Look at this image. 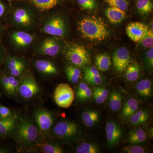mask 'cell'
Masks as SVG:
<instances>
[{
  "label": "cell",
  "mask_w": 153,
  "mask_h": 153,
  "mask_svg": "<svg viewBox=\"0 0 153 153\" xmlns=\"http://www.w3.org/2000/svg\"><path fill=\"white\" fill-rule=\"evenodd\" d=\"M125 152L128 153H146L144 148L138 146H131L124 148Z\"/></svg>",
  "instance_id": "ab89813d"
},
{
  "label": "cell",
  "mask_w": 153,
  "mask_h": 153,
  "mask_svg": "<svg viewBox=\"0 0 153 153\" xmlns=\"http://www.w3.org/2000/svg\"><path fill=\"white\" fill-rule=\"evenodd\" d=\"M35 65L36 69L43 75L51 76L58 73L56 66L49 60H38L35 63Z\"/></svg>",
  "instance_id": "9a60e30c"
},
{
  "label": "cell",
  "mask_w": 153,
  "mask_h": 153,
  "mask_svg": "<svg viewBox=\"0 0 153 153\" xmlns=\"http://www.w3.org/2000/svg\"><path fill=\"white\" fill-rule=\"evenodd\" d=\"M106 139L110 147L114 146L119 142L123 135V131L118 124L114 121L108 122L105 127Z\"/></svg>",
  "instance_id": "8fae6325"
},
{
  "label": "cell",
  "mask_w": 153,
  "mask_h": 153,
  "mask_svg": "<svg viewBox=\"0 0 153 153\" xmlns=\"http://www.w3.org/2000/svg\"><path fill=\"white\" fill-rule=\"evenodd\" d=\"M110 7H114L125 11L128 9L129 3L128 0H105Z\"/></svg>",
  "instance_id": "836d02e7"
},
{
  "label": "cell",
  "mask_w": 153,
  "mask_h": 153,
  "mask_svg": "<svg viewBox=\"0 0 153 153\" xmlns=\"http://www.w3.org/2000/svg\"><path fill=\"white\" fill-rule=\"evenodd\" d=\"M149 28L146 25L139 22L130 23L126 27V33L132 41L138 42L147 33Z\"/></svg>",
  "instance_id": "30bf717a"
},
{
  "label": "cell",
  "mask_w": 153,
  "mask_h": 153,
  "mask_svg": "<svg viewBox=\"0 0 153 153\" xmlns=\"http://www.w3.org/2000/svg\"><path fill=\"white\" fill-rule=\"evenodd\" d=\"M79 29L82 36L90 40L102 41L110 35L107 25L101 19L94 16L82 19L79 22Z\"/></svg>",
  "instance_id": "7a4b0ae2"
},
{
  "label": "cell",
  "mask_w": 153,
  "mask_h": 153,
  "mask_svg": "<svg viewBox=\"0 0 153 153\" xmlns=\"http://www.w3.org/2000/svg\"><path fill=\"white\" fill-rule=\"evenodd\" d=\"M105 15L109 22L115 25L122 22L126 16L125 11L114 7H110L107 9L105 11Z\"/></svg>",
  "instance_id": "e0dca14e"
},
{
  "label": "cell",
  "mask_w": 153,
  "mask_h": 153,
  "mask_svg": "<svg viewBox=\"0 0 153 153\" xmlns=\"http://www.w3.org/2000/svg\"><path fill=\"white\" fill-rule=\"evenodd\" d=\"M19 115L16 113L0 103V118L6 120Z\"/></svg>",
  "instance_id": "e575fe53"
},
{
  "label": "cell",
  "mask_w": 153,
  "mask_h": 153,
  "mask_svg": "<svg viewBox=\"0 0 153 153\" xmlns=\"http://www.w3.org/2000/svg\"><path fill=\"white\" fill-rule=\"evenodd\" d=\"M11 38L14 44L20 47H27L32 44L33 40L32 35L23 31H18L13 33Z\"/></svg>",
  "instance_id": "2e32d148"
},
{
  "label": "cell",
  "mask_w": 153,
  "mask_h": 153,
  "mask_svg": "<svg viewBox=\"0 0 153 153\" xmlns=\"http://www.w3.org/2000/svg\"><path fill=\"white\" fill-rule=\"evenodd\" d=\"M136 89L140 95L144 97H151L152 94V82L149 79H143L138 82Z\"/></svg>",
  "instance_id": "603a6c76"
},
{
  "label": "cell",
  "mask_w": 153,
  "mask_h": 153,
  "mask_svg": "<svg viewBox=\"0 0 153 153\" xmlns=\"http://www.w3.org/2000/svg\"><path fill=\"white\" fill-rule=\"evenodd\" d=\"M139 108V104L136 100L133 98L129 99L124 105L122 115L124 119H128L131 117Z\"/></svg>",
  "instance_id": "d6986e66"
},
{
  "label": "cell",
  "mask_w": 153,
  "mask_h": 153,
  "mask_svg": "<svg viewBox=\"0 0 153 153\" xmlns=\"http://www.w3.org/2000/svg\"><path fill=\"white\" fill-rule=\"evenodd\" d=\"M74 91L70 85L66 83L59 84L54 92L55 103L62 108H68L74 101Z\"/></svg>",
  "instance_id": "52a82bcc"
},
{
  "label": "cell",
  "mask_w": 153,
  "mask_h": 153,
  "mask_svg": "<svg viewBox=\"0 0 153 153\" xmlns=\"http://www.w3.org/2000/svg\"><path fill=\"white\" fill-rule=\"evenodd\" d=\"M92 92L86 83L82 82L79 83L76 88V98L79 101L88 100L92 96Z\"/></svg>",
  "instance_id": "7402d4cb"
},
{
  "label": "cell",
  "mask_w": 153,
  "mask_h": 153,
  "mask_svg": "<svg viewBox=\"0 0 153 153\" xmlns=\"http://www.w3.org/2000/svg\"><path fill=\"white\" fill-rule=\"evenodd\" d=\"M67 78L70 82L76 84L81 77V72L79 68L73 66H68L66 68Z\"/></svg>",
  "instance_id": "f546056e"
},
{
  "label": "cell",
  "mask_w": 153,
  "mask_h": 153,
  "mask_svg": "<svg viewBox=\"0 0 153 153\" xmlns=\"http://www.w3.org/2000/svg\"><path fill=\"white\" fill-rule=\"evenodd\" d=\"M99 150L97 146L89 143H80L75 148V152L77 153H97Z\"/></svg>",
  "instance_id": "83f0119b"
},
{
  "label": "cell",
  "mask_w": 153,
  "mask_h": 153,
  "mask_svg": "<svg viewBox=\"0 0 153 153\" xmlns=\"http://www.w3.org/2000/svg\"><path fill=\"white\" fill-rule=\"evenodd\" d=\"M82 134L78 123L71 120H62L53 126L49 134L52 137L66 143L73 142L79 139Z\"/></svg>",
  "instance_id": "3957f363"
},
{
  "label": "cell",
  "mask_w": 153,
  "mask_h": 153,
  "mask_svg": "<svg viewBox=\"0 0 153 153\" xmlns=\"http://www.w3.org/2000/svg\"><path fill=\"white\" fill-rule=\"evenodd\" d=\"M66 55L68 60L75 66L82 67L91 62L89 52L82 45L71 46L67 50Z\"/></svg>",
  "instance_id": "8992f818"
},
{
  "label": "cell",
  "mask_w": 153,
  "mask_h": 153,
  "mask_svg": "<svg viewBox=\"0 0 153 153\" xmlns=\"http://www.w3.org/2000/svg\"><path fill=\"white\" fill-rule=\"evenodd\" d=\"M146 134L142 129L137 128L130 131L128 141L131 144H137L146 141Z\"/></svg>",
  "instance_id": "ffe728a7"
},
{
  "label": "cell",
  "mask_w": 153,
  "mask_h": 153,
  "mask_svg": "<svg viewBox=\"0 0 153 153\" xmlns=\"http://www.w3.org/2000/svg\"><path fill=\"white\" fill-rule=\"evenodd\" d=\"M60 50V46L56 41L52 39H47L41 44L40 51L44 55L54 57L59 53Z\"/></svg>",
  "instance_id": "5bb4252c"
},
{
  "label": "cell",
  "mask_w": 153,
  "mask_h": 153,
  "mask_svg": "<svg viewBox=\"0 0 153 153\" xmlns=\"http://www.w3.org/2000/svg\"><path fill=\"white\" fill-rule=\"evenodd\" d=\"M2 61V56L1 53V51H0V66H1V64Z\"/></svg>",
  "instance_id": "f6af8a7d"
},
{
  "label": "cell",
  "mask_w": 153,
  "mask_h": 153,
  "mask_svg": "<svg viewBox=\"0 0 153 153\" xmlns=\"http://www.w3.org/2000/svg\"><path fill=\"white\" fill-rule=\"evenodd\" d=\"M0 139H1V138H0Z\"/></svg>",
  "instance_id": "7dc6e473"
},
{
  "label": "cell",
  "mask_w": 153,
  "mask_h": 153,
  "mask_svg": "<svg viewBox=\"0 0 153 153\" xmlns=\"http://www.w3.org/2000/svg\"><path fill=\"white\" fill-rule=\"evenodd\" d=\"M115 69L118 72L126 71L130 63V54L126 47H120L115 51L112 57Z\"/></svg>",
  "instance_id": "9c48e42d"
},
{
  "label": "cell",
  "mask_w": 153,
  "mask_h": 153,
  "mask_svg": "<svg viewBox=\"0 0 153 153\" xmlns=\"http://www.w3.org/2000/svg\"><path fill=\"white\" fill-rule=\"evenodd\" d=\"M9 83H10V96H14L18 94V88L20 79L11 74H8Z\"/></svg>",
  "instance_id": "d6a6232c"
},
{
  "label": "cell",
  "mask_w": 153,
  "mask_h": 153,
  "mask_svg": "<svg viewBox=\"0 0 153 153\" xmlns=\"http://www.w3.org/2000/svg\"><path fill=\"white\" fill-rule=\"evenodd\" d=\"M95 64L100 71H107L111 66L110 58L106 54H99L96 57Z\"/></svg>",
  "instance_id": "484cf974"
},
{
  "label": "cell",
  "mask_w": 153,
  "mask_h": 153,
  "mask_svg": "<svg viewBox=\"0 0 153 153\" xmlns=\"http://www.w3.org/2000/svg\"><path fill=\"white\" fill-rule=\"evenodd\" d=\"M5 8L2 3L0 1V17L3 16L4 13Z\"/></svg>",
  "instance_id": "7bdbcfd3"
},
{
  "label": "cell",
  "mask_w": 153,
  "mask_h": 153,
  "mask_svg": "<svg viewBox=\"0 0 153 153\" xmlns=\"http://www.w3.org/2000/svg\"><path fill=\"white\" fill-rule=\"evenodd\" d=\"M14 21L19 25L27 26L31 25L33 18L27 10L24 9H17L14 14Z\"/></svg>",
  "instance_id": "ac0fdd59"
},
{
  "label": "cell",
  "mask_w": 153,
  "mask_h": 153,
  "mask_svg": "<svg viewBox=\"0 0 153 153\" xmlns=\"http://www.w3.org/2000/svg\"><path fill=\"white\" fill-rule=\"evenodd\" d=\"M140 67L138 64L134 63L129 64L126 69V77L129 81H136L139 76Z\"/></svg>",
  "instance_id": "f1b7e54d"
},
{
  "label": "cell",
  "mask_w": 153,
  "mask_h": 153,
  "mask_svg": "<svg viewBox=\"0 0 153 153\" xmlns=\"http://www.w3.org/2000/svg\"><path fill=\"white\" fill-rule=\"evenodd\" d=\"M11 138L20 147L33 151V147L39 139L38 129L29 118L20 116Z\"/></svg>",
  "instance_id": "6da1fadb"
},
{
  "label": "cell",
  "mask_w": 153,
  "mask_h": 153,
  "mask_svg": "<svg viewBox=\"0 0 153 153\" xmlns=\"http://www.w3.org/2000/svg\"><path fill=\"white\" fill-rule=\"evenodd\" d=\"M84 78L86 82L92 85H98L101 84L102 79L100 74L98 75H84Z\"/></svg>",
  "instance_id": "f35d334b"
},
{
  "label": "cell",
  "mask_w": 153,
  "mask_h": 153,
  "mask_svg": "<svg viewBox=\"0 0 153 153\" xmlns=\"http://www.w3.org/2000/svg\"><path fill=\"white\" fill-rule=\"evenodd\" d=\"M121 94L117 91H113L109 96V106L113 111H117L120 109L122 102Z\"/></svg>",
  "instance_id": "d4e9b609"
},
{
  "label": "cell",
  "mask_w": 153,
  "mask_h": 153,
  "mask_svg": "<svg viewBox=\"0 0 153 153\" xmlns=\"http://www.w3.org/2000/svg\"><path fill=\"white\" fill-rule=\"evenodd\" d=\"M32 150L43 153L64 152V150L60 145L48 138L38 140L33 147Z\"/></svg>",
  "instance_id": "7c38bea8"
},
{
  "label": "cell",
  "mask_w": 153,
  "mask_h": 153,
  "mask_svg": "<svg viewBox=\"0 0 153 153\" xmlns=\"http://www.w3.org/2000/svg\"><path fill=\"white\" fill-rule=\"evenodd\" d=\"M43 30L44 33L51 36L63 37L66 33V25L61 17H52L44 25Z\"/></svg>",
  "instance_id": "ba28073f"
},
{
  "label": "cell",
  "mask_w": 153,
  "mask_h": 153,
  "mask_svg": "<svg viewBox=\"0 0 153 153\" xmlns=\"http://www.w3.org/2000/svg\"><path fill=\"white\" fill-rule=\"evenodd\" d=\"M25 68H26V64H24L22 66H18L13 69H11L9 71V73L13 76H16V77H19L23 74L24 71H25Z\"/></svg>",
  "instance_id": "60d3db41"
},
{
  "label": "cell",
  "mask_w": 153,
  "mask_h": 153,
  "mask_svg": "<svg viewBox=\"0 0 153 153\" xmlns=\"http://www.w3.org/2000/svg\"><path fill=\"white\" fill-rule=\"evenodd\" d=\"M137 10L142 15H148L152 10L153 5L151 0H137Z\"/></svg>",
  "instance_id": "4dcf8cb0"
},
{
  "label": "cell",
  "mask_w": 153,
  "mask_h": 153,
  "mask_svg": "<svg viewBox=\"0 0 153 153\" xmlns=\"http://www.w3.org/2000/svg\"><path fill=\"white\" fill-rule=\"evenodd\" d=\"M9 150L8 148L3 147L0 148V153H6L9 152Z\"/></svg>",
  "instance_id": "ee69618b"
},
{
  "label": "cell",
  "mask_w": 153,
  "mask_h": 153,
  "mask_svg": "<svg viewBox=\"0 0 153 153\" xmlns=\"http://www.w3.org/2000/svg\"><path fill=\"white\" fill-rule=\"evenodd\" d=\"M77 3L82 8L87 10H93L96 7L95 0H77Z\"/></svg>",
  "instance_id": "74e56055"
},
{
  "label": "cell",
  "mask_w": 153,
  "mask_h": 153,
  "mask_svg": "<svg viewBox=\"0 0 153 153\" xmlns=\"http://www.w3.org/2000/svg\"><path fill=\"white\" fill-rule=\"evenodd\" d=\"M41 91L40 86L31 75H26L20 79L18 94L24 99L35 98Z\"/></svg>",
  "instance_id": "5b68a950"
},
{
  "label": "cell",
  "mask_w": 153,
  "mask_h": 153,
  "mask_svg": "<svg viewBox=\"0 0 153 153\" xmlns=\"http://www.w3.org/2000/svg\"><path fill=\"white\" fill-rule=\"evenodd\" d=\"M19 116L18 115L9 119H1L0 118V138L4 139L10 137L16 126Z\"/></svg>",
  "instance_id": "4fadbf2b"
},
{
  "label": "cell",
  "mask_w": 153,
  "mask_h": 153,
  "mask_svg": "<svg viewBox=\"0 0 153 153\" xmlns=\"http://www.w3.org/2000/svg\"><path fill=\"white\" fill-rule=\"evenodd\" d=\"M37 8L48 10L57 5L59 0H29Z\"/></svg>",
  "instance_id": "4316f807"
},
{
  "label": "cell",
  "mask_w": 153,
  "mask_h": 153,
  "mask_svg": "<svg viewBox=\"0 0 153 153\" xmlns=\"http://www.w3.org/2000/svg\"><path fill=\"white\" fill-rule=\"evenodd\" d=\"M8 1H11V0H8Z\"/></svg>",
  "instance_id": "bcb514c9"
},
{
  "label": "cell",
  "mask_w": 153,
  "mask_h": 153,
  "mask_svg": "<svg viewBox=\"0 0 153 153\" xmlns=\"http://www.w3.org/2000/svg\"><path fill=\"white\" fill-rule=\"evenodd\" d=\"M146 59L148 64L152 68L153 66V48H151L147 52Z\"/></svg>",
  "instance_id": "b9f144b4"
},
{
  "label": "cell",
  "mask_w": 153,
  "mask_h": 153,
  "mask_svg": "<svg viewBox=\"0 0 153 153\" xmlns=\"http://www.w3.org/2000/svg\"><path fill=\"white\" fill-rule=\"evenodd\" d=\"M6 67L8 71L25 64L23 60L15 57H10L6 60Z\"/></svg>",
  "instance_id": "d590c367"
},
{
  "label": "cell",
  "mask_w": 153,
  "mask_h": 153,
  "mask_svg": "<svg viewBox=\"0 0 153 153\" xmlns=\"http://www.w3.org/2000/svg\"><path fill=\"white\" fill-rule=\"evenodd\" d=\"M140 43L143 47L147 48H152L153 47V32L152 30L149 29L146 36L143 38Z\"/></svg>",
  "instance_id": "8d00e7d4"
},
{
  "label": "cell",
  "mask_w": 153,
  "mask_h": 153,
  "mask_svg": "<svg viewBox=\"0 0 153 153\" xmlns=\"http://www.w3.org/2000/svg\"><path fill=\"white\" fill-rule=\"evenodd\" d=\"M33 117L39 131V140L49 138L50 131L55 123L54 114L48 110L41 108L34 111Z\"/></svg>",
  "instance_id": "277c9868"
},
{
  "label": "cell",
  "mask_w": 153,
  "mask_h": 153,
  "mask_svg": "<svg viewBox=\"0 0 153 153\" xmlns=\"http://www.w3.org/2000/svg\"><path fill=\"white\" fill-rule=\"evenodd\" d=\"M108 94V91L103 88L97 86L94 89V97L98 104L103 103L106 100Z\"/></svg>",
  "instance_id": "1f68e13d"
},
{
  "label": "cell",
  "mask_w": 153,
  "mask_h": 153,
  "mask_svg": "<svg viewBox=\"0 0 153 153\" xmlns=\"http://www.w3.org/2000/svg\"><path fill=\"white\" fill-rule=\"evenodd\" d=\"M149 118V114L145 110L137 111L130 118V122L134 126H139L146 123Z\"/></svg>",
  "instance_id": "cb8c5ba5"
},
{
  "label": "cell",
  "mask_w": 153,
  "mask_h": 153,
  "mask_svg": "<svg viewBox=\"0 0 153 153\" xmlns=\"http://www.w3.org/2000/svg\"><path fill=\"white\" fill-rule=\"evenodd\" d=\"M82 119L83 123L88 127L95 125L99 120V113L94 110H88L82 113Z\"/></svg>",
  "instance_id": "44dd1931"
}]
</instances>
